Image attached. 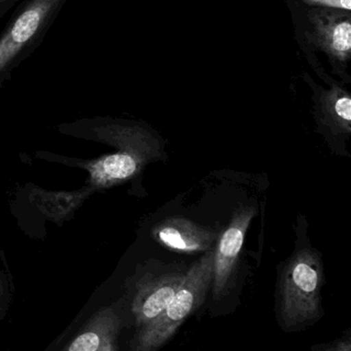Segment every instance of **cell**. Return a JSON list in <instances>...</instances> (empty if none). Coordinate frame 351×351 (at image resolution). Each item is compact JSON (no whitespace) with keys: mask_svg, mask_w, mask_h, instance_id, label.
<instances>
[{"mask_svg":"<svg viewBox=\"0 0 351 351\" xmlns=\"http://www.w3.org/2000/svg\"><path fill=\"white\" fill-rule=\"evenodd\" d=\"M154 237L162 245L186 254L206 252L215 248L217 233L184 217H170L154 228Z\"/></svg>","mask_w":351,"mask_h":351,"instance_id":"obj_5","label":"cell"},{"mask_svg":"<svg viewBox=\"0 0 351 351\" xmlns=\"http://www.w3.org/2000/svg\"><path fill=\"white\" fill-rule=\"evenodd\" d=\"M322 266L317 252L303 250L287 263L280 281L281 320L295 328L317 319L322 312Z\"/></svg>","mask_w":351,"mask_h":351,"instance_id":"obj_2","label":"cell"},{"mask_svg":"<svg viewBox=\"0 0 351 351\" xmlns=\"http://www.w3.org/2000/svg\"><path fill=\"white\" fill-rule=\"evenodd\" d=\"M143 159L137 154L123 152L106 156L90 167L92 182L97 186H108L130 178L141 168Z\"/></svg>","mask_w":351,"mask_h":351,"instance_id":"obj_8","label":"cell"},{"mask_svg":"<svg viewBox=\"0 0 351 351\" xmlns=\"http://www.w3.org/2000/svg\"><path fill=\"white\" fill-rule=\"evenodd\" d=\"M67 0H21L0 34V89L42 45Z\"/></svg>","mask_w":351,"mask_h":351,"instance_id":"obj_1","label":"cell"},{"mask_svg":"<svg viewBox=\"0 0 351 351\" xmlns=\"http://www.w3.org/2000/svg\"><path fill=\"white\" fill-rule=\"evenodd\" d=\"M215 248L205 252L186 272V280L167 307L141 330L137 340L139 350H156L176 334L184 319L204 302L213 283Z\"/></svg>","mask_w":351,"mask_h":351,"instance_id":"obj_3","label":"cell"},{"mask_svg":"<svg viewBox=\"0 0 351 351\" xmlns=\"http://www.w3.org/2000/svg\"><path fill=\"white\" fill-rule=\"evenodd\" d=\"M101 344L102 339L97 332H87L77 337L69 349L73 351H96L101 348Z\"/></svg>","mask_w":351,"mask_h":351,"instance_id":"obj_10","label":"cell"},{"mask_svg":"<svg viewBox=\"0 0 351 351\" xmlns=\"http://www.w3.org/2000/svg\"><path fill=\"white\" fill-rule=\"evenodd\" d=\"M186 274L165 273L141 285L134 302V312L139 326H149L167 307L182 283Z\"/></svg>","mask_w":351,"mask_h":351,"instance_id":"obj_6","label":"cell"},{"mask_svg":"<svg viewBox=\"0 0 351 351\" xmlns=\"http://www.w3.org/2000/svg\"><path fill=\"white\" fill-rule=\"evenodd\" d=\"M256 209L243 206L237 209L228 229L223 232L215 252L213 293L215 301L223 299L231 289L237 270L240 252L243 247L246 231L254 217Z\"/></svg>","mask_w":351,"mask_h":351,"instance_id":"obj_4","label":"cell"},{"mask_svg":"<svg viewBox=\"0 0 351 351\" xmlns=\"http://www.w3.org/2000/svg\"><path fill=\"white\" fill-rule=\"evenodd\" d=\"M326 121L339 132L350 133L351 98L348 93L340 89L332 90L326 98Z\"/></svg>","mask_w":351,"mask_h":351,"instance_id":"obj_9","label":"cell"},{"mask_svg":"<svg viewBox=\"0 0 351 351\" xmlns=\"http://www.w3.org/2000/svg\"><path fill=\"white\" fill-rule=\"evenodd\" d=\"M21 0H0V19L15 9Z\"/></svg>","mask_w":351,"mask_h":351,"instance_id":"obj_12","label":"cell"},{"mask_svg":"<svg viewBox=\"0 0 351 351\" xmlns=\"http://www.w3.org/2000/svg\"><path fill=\"white\" fill-rule=\"evenodd\" d=\"M310 5L322 8V9L337 10V11L350 12L351 0H303Z\"/></svg>","mask_w":351,"mask_h":351,"instance_id":"obj_11","label":"cell"},{"mask_svg":"<svg viewBox=\"0 0 351 351\" xmlns=\"http://www.w3.org/2000/svg\"><path fill=\"white\" fill-rule=\"evenodd\" d=\"M343 11H314L310 18L320 48L336 60L346 61L351 53V23Z\"/></svg>","mask_w":351,"mask_h":351,"instance_id":"obj_7","label":"cell"}]
</instances>
